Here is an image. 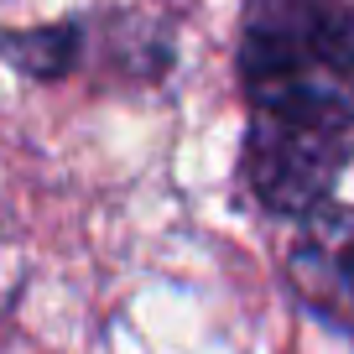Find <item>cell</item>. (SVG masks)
I'll list each match as a JSON object with an SVG mask.
<instances>
[{
	"mask_svg": "<svg viewBox=\"0 0 354 354\" xmlns=\"http://www.w3.org/2000/svg\"><path fill=\"white\" fill-rule=\"evenodd\" d=\"M245 104H354V0H240Z\"/></svg>",
	"mask_w": 354,
	"mask_h": 354,
	"instance_id": "1",
	"label": "cell"
},
{
	"mask_svg": "<svg viewBox=\"0 0 354 354\" xmlns=\"http://www.w3.org/2000/svg\"><path fill=\"white\" fill-rule=\"evenodd\" d=\"M287 277L302 308L354 344V209L328 203L297 224Z\"/></svg>",
	"mask_w": 354,
	"mask_h": 354,
	"instance_id": "3",
	"label": "cell"
},
{
	"mask_svg": "<svg viewBox=\"0 0 354 354\" xmlns=\"http://www.w3.org/2000/svg\"><path fill=\"white\" fill-rule=\"evenodd\" d=\"M94 57V16H57L42 26H0V63L32 84H63Z\"/></svg>",
	"mask_w": 354,
	"mask_h": 354,
	"instance_id": "4",
	"label": "cell"
},
{
	"mask_svg": "<svg viewBox=\"0 0 354 354\" xmlns=\"http://www.w3.org/2000/svg\"><path fill=\"white\" fill-rule=\"evenodd\" d=\"M354 162V104H245L240 188L271 219H313Z\"/></svg>",
	"mask_w": 354,
	"mask_h": 354,
	"instance_id": "2",
	"label": "cell"
}]
</instances>
